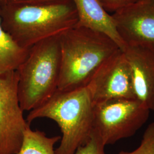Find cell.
Instances as JSON below:
<instances>
[{"label":"cell","mask_w":154,"mask_h":154,"mask_svg":"<svg viewBox=\"0 0 154 154\" xmlns=\"http://www.w3.org/2000/svg\"><path fill=\"white\" fill-rule=\"evenodd\" d=\"M150 110L137 99L106 100L94 105L93 130L105 146L133 136L149 119Z\"/></svg>","instance_id":"obj_5"},{"label":"cell","mask_w":154,"mask_h":154,"mask_svg":"<svg viewBox=\"0 0 154 154\" xmlns=\"http://www.w3.org/2000/svg\"><path fill=\"white\" fill-rule=\"evenodd\" d=\"M71 0H8V2L23 5H52L66 3Z\"/></svg>","instance_id":"obj_16"},{"label":"cell","mask_w":154,"mask_h":154,"mask_svg":"<svg viewBox=\"0 0 154 154\" xmlns=\"http://www.w3.org/2000/svg\"><path fill=\"white\" fill-rule=\"evenodd\" d=\"M29 49L20 46L6 32L0 17V74L17 70L26 58Z\"/></svg>","instance_id":"obj_11"},{"label":"cell","mask_w":154,"mask_h":154,"mask_svg":"<svg viewBox=\"0 0 154 154\" xmlns=\"http://www.w3.org/2000/svg\"><path fill=\"white\" fill-rule=\"evenodd\" d=\"M17 70L0 74V154H18L30 125L18 96Z\"/></svg>","instance_id":"obj_6"},{"label":"cell","mask_w":154,"mask_h":154,"mask_svg":"<svg viewBox=\"0 0 154 154\" xmlns=\"http://www.w3.org/2000/svg\"><path fill=\"white\" fill-rule=\"evenodd\" d=\"M86 86L94 103L109 99H137L130 66L121 49L99 67Z\"/></svg>","instance_id":"obj_7"},{"label":"cell","mask_w":154,"mask_h":154,"mask_svg":"<svg viewBox=\"0 0 154 154\" xmlns=\"http://www.w3.org/2000/svg\"><path fill=\"white\" fill-rule=\"evenodd\" d=\"M60 41L61 90L86 86L99 67L120 49L104 34L77 25L61 34Z\"/></svg>","instance_id":"obj_2"},{"label":"cell","mask_w":154,"mask_h":154,"mask_svg":"<svg viewBox=\"0 0 154 154\" xmlns=\"http://www.w3.org/2000/svg\"><path fill=\"white\" fill-rule=\"evenodd\" d=\"M18 96L22 110L31 111L58 89L61 71L60 35L45 39L30 48L17 70Z\"/></svg>","instance_id":"obj_4"},{"label":"cell","mask_w":154,"mask_h":154,"mask_svg":"<svg viewBox=\"0 0 154 154\" xmlns=\"http://www.w3.org/2000/svg\"><path fill=\"white\" fill-rule=\"evenodd\" d=\"M2 26L18 44L30 49L45 39L60 35L77 26L78 16L72 0L52 5H0Z\"/></svg>","instance_id":"obj_1"},{"label":"cell","mask_w":154,"mask_h":154,"mask_svg":"<svg viewBox=\"0 0 154 154\" xmlns=\"http://www.w3.org/2000/svg\"><path fill=\"white\" fill-rule=\"evenodd\" d=\"M78 16L77 26L103 33L113 40L123 51L126 45L116 28L111 14L106 11L98 0H72Z\"/></svg>","instance_id":"obj_10"},{"label":"cell","mask_w":154,"mask_h":154,"mask_svg":"<svg viewBox=\"0 0 154 154\" xmlns=\"http://www.w3.org/2000/svg\"><path fill=\"white\" fill-rule=\"evenodd\" d=\"M94 105L87 86L57 89L42 105L30 111L26 121L30 125L41 118L54 121L62 134L55 154H74L88 142L93 130Z\"/></svg>","instance_id":"obj_3"},{"label":"cell","mask_w":154,"mask_h":154,"mask_svg":"<svg viewBox=\"0 0 154 154\" xmlns=\"http://www.w3.org/2000/svg\"><path fill=\"white\" fill-rule=\"evenodd\" d=\"M118 154H154V122L149 124L137 149L132 151H121Z\"/></svg>","instance_id":"obj_13"},{"label":"cell","mask_w":154,"mask_h":154,"mask_svg":"<svg viewBox=\"0 0 154 154\" xmlns=\"http://www.w3.org/2000/svg\"><path fill=\"white\" fill-rule=\"evenodd\" d=\"M107 12H114L132 3L136 0H98Z\"/></svg>","instance_id":"obj_15"},{"label":"cell","mask_w":154,"mask_h":154,"mask_svg":"<svg viewBox=\"0 0 154 154\" xmlns=\"http://www.w3.org/2000/svg\"><path fill=\"white\" fill-rule=\"evenodd\" d=\"M105 147L99 134L93 130L88 142L77 149L74 154H106Z\"/></svg>","instance_id":"obj_14"},{"label":"cell","mask_w":154,"mask_h":154,"mask_svg":"<svg viewBox=\"0 0 154 154\" xmlns=\"http://www.w3.org/2000/svg\"><path fill=\"white\" fill-rule=\"evenodd\" d=\"M112 16L126 47L154 49V0H136L114 12Z\"/></svg>","instance_id":"obj_8"},{"label":"cell","mask_w":154,"mask_h":154,"mask_svg":"<svg viewBox=\"0 0 154 154\" xmlns=\"http://www.w3.org/2000/svg\"><path fill=\"white\" fill-rule=\"evenodd\" d=\"M123 52L130 66L136 98L154 111V49L127 46Z\"/></svg>","instance_id":"obj_9"},{"label":"cell","mask_w":154,"mask_h":154,"mask_svg":"<svg viewBox=\"0 0 154 154\" xmlns=\"http://www.w3.org/2000/svg\"><path fill=\"white\" fill-rule=\"evenodd\" d=\"M8 2V0H0V5H4Z\"/></svg>","instance_id":"obj_17"},{"label":"cell","mask_w":154,"mask_h":154,"mask_svg":"<svg viewBox=\"0 0 154 154\" xmlns=\"http://www.w3.org/2000/svg\"><path fill=\"white\" fill-rule=\"evenodd\" d=\"M61 139L60 136L48 137L44 132L33 131L29 126L18 154H55L54 145Z\"/></svg>","instance_id":"obj_12"}]
</instances>
